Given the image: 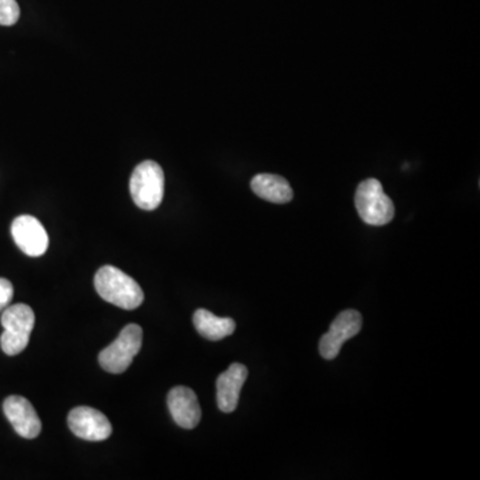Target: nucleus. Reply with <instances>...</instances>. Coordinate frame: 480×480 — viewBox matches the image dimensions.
I'll list each match as a JSON object with an SVG mask.
<instances>
[{"label":"nucleus","mask_w":480,"mask_h":480,"mask_svg":"<svg viewBox=\"0 0 480 480\" xmlns=\"http://www.w3.org/2000/svg\"><path fill=\"white\" fill-rule=\"evenodd\" d=\"M95 289L102 299L123 309H138L144 300L141 286L113 266H103L96 272Z\"/></svg>","instance_id":"obj_1"},{"label":"nucleus","mask_w":480,"mask_h":480,"mask_svg":"<svg viewBox=\"0 0 480 480\" xmlns=\"http://www.w3.org/2000/svg\"><path fill=\"white\" fill-rule=\"evenodd\" d=\"M0 323L3 326V334L0 337V348L3 352L8 357H15L24 351L35 326L33 309L24 303L10 305L2 312Z\"/></svg>","instance_id":"obj_2"},{"label":"nucleus","mask_w":480,"mask_h":480,"mask_svg":"<svg viewBox=\"0 0 480 480\" xmlns=\"http://www.w3.org/2000/svg\"><path fill=\"white\" fill-rule=\"evenodd\" d=\"M130 192L139 209L152 211L164 197V172L156 162L144 161L135 167L130 179Z\"/></svg>","instance_id":"obj_3"},{"label":"nucleus","mask_w":480,"mask_h":480,"mask_svg":"<svg viewBox=\"0 0 480 480\" xmlns=\"http://www.w3.org/2000/svg\"><path fill=\"white\" fill-rule=\"evenodd\" d=\"M355 206L362 220L370 226H385L394 219L393 201L377 179H367L358 186Z\"/></svg>","instance_id":"obj_4"},{"label":"nucleus","mask_w":480,"mask_h":480,"mask_svg":"<svg viewBox=\"0 0 480 480\" xmlns=\"http://www.w3.org/2000/svg\"><path fill=\"white\" fill-rule=\"evenodd\" d=\"M143 329L138 325H127L115 342L99 354L102 368L110 374H123L132 366L133 358L141 351Z\"/></svg>","instance_id":"obj_5"},{"label":"nucleus","mask_w":480,"mask_h":480,"mask_svg":"<svg viewBox=\"0 0 480 480\" xmlns=\"http://www.w3.org/2000/svg\"><path fill=\"white\" fill-rule=\"evenodd\" d=\"M363 318L355 309L340 312L331 323L328 334L323 335L319 343V351L325 359L331 360L339 355L340 348L348 339L359 334Z\"/></svg>","instance_id":"obj_6"},{"label":"nucleus","mask_w":480,"mask_h":480,"mask_svg":"<svg viewBox=\"0 0 480 480\" xmlns=\"http://www.w3.org/2000/svg\"><path fill=\"white\" fill-rule=\"evenodd\" d=\"M67 422L73 436L88 442H102L113 434V426L106 415L86 406L71 410Z\"/></svg>","instance_id":"obj_7"},{"label":"nucleus","mask_w":480,"mask_h":480,"mask_svg":"<svg viewBox=\"0 0 480 480\" xmlns=\"http://www.w3.org/2000/svg\"><path fill=\"white\" fill-rule=\"evenodd\" d=\"M11 234L16 246L28 257H42L48 249V234L44 224L31 215H22L13 221Z\"/></svg>","instance_id":"obj_8"},{"label":"nucleus","mask_w":480,"mask_h":480,"mask_svg":"<svg viewBox=\"0 0 480 480\" xmlns=\"http://www.w3.org/2000/svg\"><path fill=\"white\" fill-rule=\"evenodd\" d=\"M3 411L18 436L24 439H35L41 434V419L25 397L18 395L8 397L3 403Z\"/></svg>","instance_id":"obj_9"},{"label":"nucleus","mask_w":480,"mask_h":480,"mask_svg":"<svg viewBox=\"0 0 480 480\" xmlns=\"http://www.w3.org/2000/svg\"><path fill=\"white\" fill-rule=\"evenodd\" d=\"M167 405H169L172 419L179 427L192 430L201 422V406H199L197 394L191 388L183 387V386L172 388L167 397Z\"/></svg>","instance_id":"obj_10"},{"label":"nucleus","mask_w":480,"mask_h":480,"mask_svg":"<svg viewBox=\"0 0 480 480\" xmlns=\"http://www.w3.org/2000/svg\"><path fill=\"white\" fill-rule=\"evenodd\" d=\"M249 377L246 366L234 363L217 380V402L221 413L231 414L237 410L241 387Z\"/></svg>","instance_id":"obj_11"},{"label":"nucleus","mask_w":480,"mask_h":480,"mask_svg":"<svg viewBox=\"0 0 480 480\" xmlns=\"http://www.w3.org/2000/svg\"><path fill=\"white\" fill-rule=\"evenodd\" d=\"M251 189L258 197L271 203H289L294 197L289 181L279 175L260 174L251 181Z\"/></svg>","instance_id":"obj_12"},{"label":"nucleus","mask_w":480,"mask_h":480,"mask_svg":"<svg viewBox=\"0 0 480 480\" xmlns=\"http://www.w3.org/2000/svg\"><path fill=\"white\" fill-rule=\"evenodd\" d=\"M194 326L201 337L220 340L234 334L237 323L231 318H219L209 309H199L194 314Z\"/></svg>","instance_id":"obj_13"},{"label":"nucleus","mask_w":480,"mask_h":480,"mask_svg":"<svg viewBox=\"0 0 480 480\" xmlns=\"http://www.w3.org/2000/svg\"><path fill=\"white\" fill-rule=\"evenodd\" d=\"M21 16L16 0H0V25H13Z\"/></svg>","instance_id":"obj_14"},{"label":"nucleus","mask_w":480,"mask_h":480,"mask_svg":"<svg viewBox=\"0 0 480 480\" xmlns=\"http://www.w3.org/2000/svg\"><path fill=\"white\" fill-rule=\"evenodd\" d=\"M14 298L13 283L5 278H0V312L5 311L11 305Z\"/></svg>","instance_id":"obj_15"}]
</instances>
